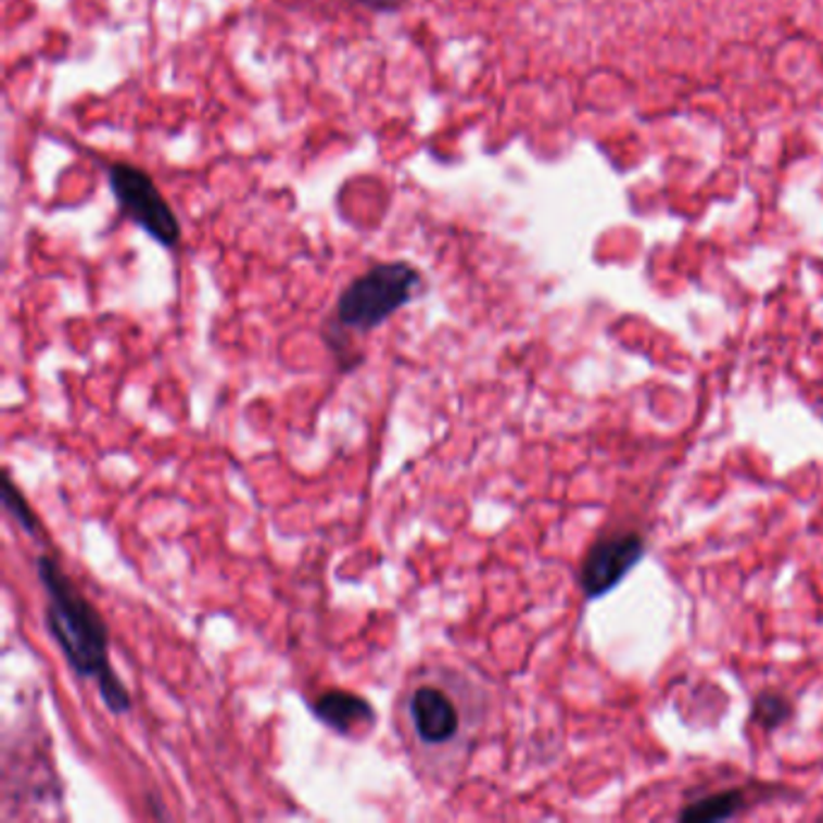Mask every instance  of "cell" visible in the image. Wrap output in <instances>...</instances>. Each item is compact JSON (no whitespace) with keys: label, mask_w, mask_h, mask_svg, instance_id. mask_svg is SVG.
Wrapping results in <instances>:
<instances>
[{"label":"cell","mask_w":823,"mask_h":823,"mask_svg":"<svg viewBox=\"0 0 823 823\" xmlns=\"http://www.w3.org/2000/svg\"><path fill=\"white\" fill-rule=\"evenodd\" d=\"M37 575L47 590L45 621L53 641L80 679L97 681L104 706L116 714L131 710V693L112 669L110 628L56 558L39 556Z\"/></svg>","instance_id":"1"},{"label":"cell","mask_w":823,"mask_h":823,"mask_svg":"<svg viewBox=\"0 0 823 823\" xmlns=\"http://www.w3.org/2000/svg\"><path fill=\"white\" fill-rule=\"evenodd\" d=\"M420 270L408 262H384L351 280L335 302L333 324L343 331L367 333L394 317L418 295Z\"/></svg>","instance_id":"2"},{"label":"cell","mask_w":823,"mask_h":823,"mask_svg":"<svg viewBox=\"0 0 823 823\" xmlns=\"http://www.w3.org/2000/svg\"><path fill=\"white\" fill-rule=\"evenodd\" d=\"M106 179H110V189L122 215L131 218L140 230L162 246L175 249L181 242V223L177 213L162 197L148 172L128 165V162H114L106 169Z\"/></svg>","instance_id":"3"},{"label":"cell","mask_w":823,"mask_h":823,"mask_svg":"<svg viewBox=\"0 0 823 823\" xmlns=\"http://www.w3.org/2000/svg\"><path fill=\"white\" fill-rule=\"evenodd\" d=\"M645 558V539L635 532H621L594 541L580 566V587L590 599H599L628 578Z\"/></svg>","instance_id":"4"},{"label":"cell","mask_w":823,"mask_h":823,"mask_svg":"<svg viewBox=\"0 0 823 823\" xmlns=\"http://www.w3.org/2000/svg\"><path fill=\"white\" fill-rule=\"evenodd\" d=\"M408 714L416 736L428 746H442L459 734L457 702L438 686H418L408 700Z\"/></svg>","instance_id":"5"},{"label":"cell","mask_w":823,"mask_h":823,"mask_svg":"<svg viewBox=\"0 0 823 823\" xmlns=\"http://www.w3.org/2000/svg\"><path fill=\"white\" fill-rule=\"evenodd\" d=\"M309 710L314 720H319L324 727L341 736H355L370 730L377 722V712L370 700H365L353 691L341 688L324 691L321 696L312 700Z\"/></svg>","instance_id":"6"},{"label":"cell","mask_w":823,"mask_h":823,"mask_svg":"<svg viewBox=\"0 0 823 823\" xmlns=\"http://www.w3.org/2000/svg\"><path fill=\"white\" fill-rule=\"evenodd\" d=\"M744 809V793L742 789H724V793H714L710 797H702L693 801L684 811H681V821H722L734 816L736 811Z\"/></svg>","instance_id":"7"},{"label":"cell","mask_w":823,"mask_h":823,"mask_svg":"<svg viewBox=\"0 0 823 823\" xmlns=\"http://www.w3.org/2000/svg\"><path fill=\"white\" fill-rule=\"evenodd\" d=\"M0 495H3V505H5V510L10 512V517H13L29 536H37L39 517L35 515V510H31L27 497L23 495V491L17 489L13 476H10L8 471H3V491H0Z\"/></svg>","instance_id":"8"},{"label":"cell","mask_w":823,"mask_h":823,"mask_svg":"<svg viewBox=\"0 0 823 823\" xmlns=\"http://www.w3.org/2000/svg\"><path fill=\"white\" fill-rule=\"evenodd\" d=\"M789 714H793V706H789L787 698L777 696V693H763L754 702V720L765 730L780 727Z\"/></svg>","instance_id":"9"},{"label":"cell","mask_w":823,"mask_h":823,"mask_svg":"<svg viewBox=\"0 0 823 823\" xmlns=\"http://www.w3.org/2000/svg\"><path fill=\"white\" fill-rule=\"evenodd\" d=\"M353 3L372 10V13H379V15H392V13H398L408 0H353Z\"/></svg>","instance_id":"10"}]
</instances>
